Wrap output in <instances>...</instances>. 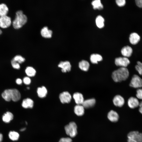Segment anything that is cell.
<instances>
[{
    "mask_svg": "<svg viewBox=\"0 0 142 142\" xmlns=\"http://www.w3.org/2000/svg\"><path fill=\"white\" fill-rule=\"evenodd\" d=\"M73 97L75 103L77 105L82 104L84 101L82 94L78 92L74 93L73 95Z\"/></svg>",
    "mask_w": 142,
    "mask_h": 142,
    "instance_id": "obj_16",
    "label": "cell"
},
{
    "mask_svg": "<svg viewBox=\"0 0 142 142\" xmlns=\"http://www.w3.org/2000/svg\"><path fill=\"white\" fill-rule=\"evenodd\" d=\"M139 112L142 114V101L139 103Z\"/></svg>",
    "mask_w": 142,
    "mask_h": 142,
    "instance_id": "obj_38",
    "label": "cell"
},
{
    "mask_svg": "<svg viewBox=\"0 0 142 142\" xmlns=\"http://www.w3.org/2000/svg\"><path fill=\"white\" fill-rule=\"evenodd\" d=\"M40 33L42 36L45 38H50L52 36V32L48 29L47 26L43 27L41 30Z\"/></svg>",
    "mask_w": 142,
    "mask_h": 142,
    "instance_id": "obj_18",
    "label": "cell"
},
{
    "mask_svg": "<svg viewBox=\"0 0 142 142\" xmlns=\"http://www.w3.org/2000/svg\"><path fill=\"white\" fill-rule=\"evenodd\" d=\"M139 103L138 99L134 97L130 98L128 101V106L131 109L135 108L138 106Z\"/></svg>",
    "mask_w": 142,
    "mask_h": 142,
    "instance_id": "obj_11",
    "label": "cell"
},
{
    "mask_svg": "<svg viewBox=\"0 0 142 142\" xmlns=\"http://www.w3.org/2000/svg\"><path fill=\"white\" fill-rule=\"evenodd\" d=\"M140 36L137 33L133 32L131 33L129 37L130 43L133 45L137 44L140 40Z\"/></svg>",
    "mask_w": 142,
    "mask_h": 142,
    "instance_id": "obj_12",
    "label": "cell"
},
{
    "mask_svg": "<svg viewBox=\"0 0 142 142\" xmlns=\"http://www.w3.org/2000/svg\"><path fill=\"white\" fill-rule=\"evenodd\" d=\"M25 73L28 77H33L35 75L36 71L33 67L29 66L26 68L25 69Z\"/></svg>",
    "mask_w": 142,
    "mask_h": 142,
    "instance_id": "obj_26",
    "label": "cell"
},
{
    "mask_svg": "<svg viewBox=\"0 0 142 142\" xmlns=\"http://www.w3.org/2000/svg\"><path fill=\"white\" fill-rule=\"evenodd\" d=\"M133 52L132 48L129 46L124 47L121 50L122 55L124 57L126 58L130 57L131 55Z\"/></svg>",
    "mask_w": 142,
    "mask_h": 142,
    "instance_id": "obj_14",
    "label": "cell"
},
{
    "mask_svg": "<svg viewBox=\"0 0 142 142\" xmlns=\"http://www.w3.org/2000/svg\"><path fill=\"white\" fill-rule=\"evenodd\" d=\"M8 11V8L5 4H0V17L6 15Z\"/></svg>",
    "mask_w": 142,
    "mask_h": 142,
    "instance_id": "obj_25",
    "label": "cell"
},
{
    "mask_svg": "<svg viewBox=\"0 0 142 142\" xmlns=\"http://www.w3.org/2000/svg\"><path fill=\"white\" fill-rule=\"evenodd\" d=\"M2 31L0 29V35L2 34Z\"/></svg>",
    "mask_w": 142,
    "mask_h": 142,
    "instance_id": "obj_42",
    "label": "cell"
},
{
    "mask_svg": "<svg viewBox=\"0 0 142 142\" xmlns=\"http://www.w3.org/2000/svg\"><path fill=\"white\" fill-rule=\"evenodd\" d=\"M130 87L136 88L142 87V79L138 75H133L129 84Z\"/></svg>",
    "mask_w": 142,
    "mask_h": 142,
    "instance_id": "obj_6",
    "label": "cell"
},
{
    "mask_svg": "<svg viewBox=\"0 0 142 142\" xmlns=\"http://www.w3.org/2000/svg\"><path fill=\"white\" fill-rule=\"evenodd\" d=\"M27 16L21 10H19L16 13L15 18L12 23L14 28L16 29L22 27L27 22Z\"/></svg>",
    "mask_w": 142,
    "mask_h": 142,
    "instance_id": "obj_3",
    "label": "cell"
},
{
    "mask_svg": "<svg viewBox=\"0 0 142 142\" xmlns=\"http://www.w3.org/2000/svg\"><path fill=\"white\" fill-rule=\"evenodd\" d=\"M72 139L69 138H61L59 142H72Z\"/></svg>",
    "mask_w": 142,
    "mask_h": 142,
    "instance_id": "obj_36",
    "label": "cell"
},
{
    "mask_svg": "<svg viewBox=\"0 0 142 142\" xmlns=\"http://www.w3.org/2000/svg\"><path fill=\"white\" fill-rule=\"evenodd\" d=\"M135 3L138 7L142 8V0H136L135 1Z\"/></svg>",
    "mask_w": 142,
    "mask_h": 142,
    "instance_id": "obj_37",
    "label": "cell"
},
{
    "mask_svg": "<svg viewBox=\"0 0 142 142\" xmlns=\"http://www.w3.org/2000/svg\"><path fill=\"white\" fill-rule=\"evenodd\" d=\"M22 105L25 108H32L33 106L34 102L31 99L28 98L23 100Z\"/></svg>",
    "mask_w": 142,
    "mask_h": 142,
    "instance_id": "obj_17",
    "label": "cell"
},
{
    "mask_svg": "<svg viewBox=\"0 0 142 142\" xmlns=\"http://www.w3.org/2000/svg\"><path fill=\"white\" fill-rule=\"evenodd\" d=\"M113 102L114 104L116 106L119 107L122 106L124 103V98L119 95H116L114 98Z\"/></svg>",
    "mask_w": 142,
    "mask_h": 142,
    "instance_id": "obj_13",
    "label": "cell"
},
{
    "mask_svg": "<svg viewBox=\"0 0 142 142\" xmlns=\"http://www.w3.org/2000/svg\"><path fill=\"white\" fill-rule=\"evenodd\" d=\"M9 138L13 141L17 140L19 137V134L17 132L14 131H10L8 135Z\"/></svg>",
    "mask_w": 142,
    "mask_h": 142,
    "instance_id": "obj_29",
    "label": "cell"
},
{
    "mask_svg": "<svg viewBox=\"0 0 142 142\" xmlns=\"http://www.w3.org/2000/svg\"><path fill=\"white\" fill-rule=\"evenodd\" d=\"M116 1L117 4L120 7L124 6L126 3L125 0H117Z\"/></svg>",
    "mask_w": 142,
    "mask_h": 142,
    "instance_id": "obj_34",
    "label": "cell"
},
{
    "mask_svg": "<svg viewBox=\"0 0 142 142\" xmlns=\"http://www.w3.org/2000/svg\"><path fill=\"white\" fill-rule=\"evenodd\" d=\"M16 82L17 84L20 85L22 84V81L21 79L17 78L16 80Z\"/></svg>",
    "mask_w": 142,
    "mask_h": 142,
    "instance_id": "obj_39",
    "label": "cell"
},
{
    "mask_svg": "<svg viewBox=\"0 0 142 142\" xmlns=\"http://www.w3.org/2000/svg\"><path fill=\"white\" fill-rule=\"evenodd\" d=\"M23 81L25 84L28 85L30 84L31 81L29 77H26L23 78Z\"/></svg>",
    "mask_w": 142,
    "mask_h": 142,
    "instance_id": "obj_35",
    "label": "cell"
},
{
    "mask_svg": "<svg viewBox=\"0 0 142 142\" xmlns=\"http://www.w3.org/2000/svg\"><path fill=\"white\" fill-rule=\"evenodd\" d=\"M115 63L117 66L126 67L130 64V61L127 58L119 57L115 59Z\"/></svg>",
    "mask_w": 142,
    "mask_h": 142,
    "instance_id": "obj_8",
    "label": "cell"
},
{
    "mask_svg": "<svg viewBox=\"0 0 142 142\" xmlns=\"http://www.w3.org/2000/svg\"><path fill=\"white\" fill-rule=\"evenodd\" d=\"M26 128H24L21 129L20 130L21 131H24L26 130Z\"/></svg>",
    "mask_w": 142,
    "mask_h": 142,
    "instance_id": "obj_41",
    "label": "cell"
},
{
    "mask_svg": "<svg viewBox=\"0 0 142 142\" xmlns=\"http://www.w3.org/2000/svg\"><path fill=\"white\" fill-rule=\"evenodd\" d=\"M136 96L138 99H142V89H138L136 91Z\"/></svg>",
    "mask_w": 142,
    "mask_h": 142,
    "instance_id": "obj_32",
    "label": "cell"
},
{
    "mask_svg": "<svg viewBox=\"0 0 142 142\" xmlns=\"http://www.w3.org/2000/svg\"><path fill=\"white\" fill-rule=\"evenodd\" d=\"M12 59L19 64L22 63L25 60V59L19 55H16Z\"/></svg>",
    "mask_w": 142,
    "mask_h": 142,
    "instance_id": "obj_30",
    "label": "cell"
},
{
    "mask_svg": "<svg viewBox=\"0 0 142 142\" xmlns=\"http://www.w3.org/2000/svg\"><path fill=\"white\" fill-rule=\"evenodd\" d=\"M108 118L110 121L115 122L117 121L119 118V116L117 113L113 110L110 111L108 113Z\"/></svg>",
    "mask_w": 142,
    "mask_h": 142,
    "instance_id": "obj_15",
    "label": "cell"
},
{
    "mask_svg": "<svg viewBox=\"0 0 142 142\" xmlns=\"http://www.w3.org/2000/svg\"><path fill=\"white\" fill-rule=\"evenodd\" d=\"M11 65L13 68L16 69H19L20 68L19 64L16 62L13 59L11 61Z\"/></svg>",
    "mask_w": 142,
    "mask_h": 142,
    "instance_id": "obj_33",
    "label": "cell"
},
{
    "mask_svg": "<svg viewBox=\"0 0 142 142\" xmlns=\"http://www.w3.org/2000/svg\"><path fill=\"white\" fill-rule=\"evenodd\" d=\"M58 66L61 68V71L63 73L69 72L71 69V65L70 62L67 61H61L58 64Z\"/></svg>",
    "mask_w": 142,
    "mask_h": 142,
    "instance_id": "obj_10",
    "label": "cell"
},
{
    "mask_svg": "<svg viewBox=\"0 0 142 142\" xmlns=\"http://www.w3.org/2000/svg\"><path fill=\"white\" fill-rule=\"evenodd\" d=\"M2 97L6 101H10L11 100L17 102L21 98V94L16 89H7L4 91L2 94Z\"/></svg>",
    "mask_w": 142,
    "mask_h": 142,
    "instance_id": "obj_1",
    "label": "cell"
},
{
    "mask_svg": "<svg viewBox=\"0 0 142 142\" xmlns=\"http://www.w3.org/2000/svg\"><path fill=\"white\" fill-rule=\"evenodd\" d=\"M102 57L100 55L97 54H93L90 57L91 62L93 64L97 63L98 62L102 60Z\"/></svg>",
    "mask_w": 142,
    "mask_h": 142,
    "instance_id": "obj_23",
    "label": "cell"
},
{
    "mask_svg": "<svg viewBox=\"0 0 142 142\" xmlns=\"http://www.w3.org/2000/svg\"><path fill=\"white\" fill-rule=\"evenodd\" d=\"M3 135L2 134L0 133V142H1L3 139Z\"/></svg>",
    "mask_w": 142,
    "mask_h": 142,
    "instance_id": "obj_40",
    "label": "cell"
},
{
    "mask_svg": "<svg viewBox=\"0 0 142 142\" xmlns=\"http://www.w3.org/2000/svg\"><path fill=\"white\" fill-rule=\"evenodd\" d=\"M79 66L82 70L87 71L88 70L89 68V64L87 61L83 60L79 63Z\"/></svg>",
    "mask_w": 142,
    "mask_h": 142,
    "instance_id": "obj_24",
    "label": "cell"
},
{
    "mask_svg": "<svg viewBox=\"0 0 142 142\" xmlns=\"http://www.w3.org/2000/svg\"><path fill=\"white\" fill-rule=\"evenodd\" d=\"M127 137L128 142H142V133L137 131L130 132Z\"/></svg>",
    "mask_w": 142,
    "mask_h": 142,
    "instance_id": "obj_5",
    "label": "cell"
},
{
    "mask_svg": "<svg viewBox=\"0 0 142 142\" xmlns=\"http://www.w3.org/2000/svg\"><path fill=\"white\" fill-rule=\"evenodd\" d=\"M104 19L101 16H98L96 19V23L97 26L99 28L103 27L104 26Z\"/></svg>",
    "mask_w": 142,
    "mask_h": 142,
    "instance_id": "obj_27",
    "label": "cell"
},
{
    "mask_svg": "<svg viewBox=\"0 0 142 142\" xmlns=\"http://www.w3.org/2000/svg\"><path fill=\"white\" fill-rule=\"evenodd\" d=\"M92 4L94 9H101L103 8V6L100 0H95L93 1Z\"/></svg>",
    "mask_w": 142,
    "mask_h": 142,
    "instance_id": "obj_28",
    "label": "cell"
},
{
    "mask_svg": "<svg viewBox=\"0 0 142 142\" xmlns=\"http://www.w3.org/2000/svg\"><path fill=\"white\" fill-rule=\"evenodd\" d=\"M129 75V72L128 69L126 67H121L113 72L112 77L115 82H119L126 80Z\"/></svg>",
    "mask_w": 142,
    "mask_h": 142,
    "instance_id": "obj_2",
    "label": "cell"
},
{
    "mask_svg": "<svg viewBox=\"0 0 142 142\" xmlns=\"http://www.w3.org/2000/svg\"><path fill=\"white\" fill-rule=\"evenodd\" d=\"M37 93L38 97L41 98L45 97L46 96L47 91L46 88L44 86L38 88Z\"/></svg>",
    "mask_w": 142,
    "mask_h": 142,
    "instance_id": "obj_21",
    "label": "cell"
},
{
    "mask_svg": "<svg viewBox=\"0 0 142 142\" xmlns=\"http://www.w3.org/2000/svg\"><path fill=\"white\" fill-rule=\"evenodd\" d=\"M11 19L7 15L0 17V27L5 28L9 27L11 24Z\"/></svg>",
    "mask_w": 142,
    "mask_h": 142,
    "instance_id": "obj_7",
    "label": "cell"
},
{
    "mask_svg": "<svg viewBox=\"0 0 142 142\" xmlns=\"http://www.w3.org/2000/svg\"><path fill=\"white\" fill-rule=\"evenodd\" d=\"M13 118V114L11 112L8 111L4 113L2 117L3 121L6 123H9Z\"/></svg>",
    "mask_w": 142,
    "mask_h": 142,
    "instance_id": "obj_22",
    "label": "cell"
},
{
    "mask_svg": "<svg viewBox=\"0 0 142 142\" xmlns=\"http://www.w3.org/2000/svg\"><path fill=\"white\" fill-rule=\"evenodd\" d=\"M95 103V99L92 98L84 100L82 105L84 108L87 109L93 107Z\"/></svg>",
    "mask_w": 142,
    "mask_h": 142,
    "instance_id": "obj_19",
    "label": "cell"
},
{
    "mask_svg": "<svg viewBox=\"0 0 142 142\" xmlns=\"http://www.w3.org/2000/svg\"><path fill=\"white\" fill-rule=\"evenodd\" d=\"M135 68L139 74L142 75V63L139 61L137 62Z\"/></svg>",
    "mask_w": 142,
    "mask_h": 142,
    "instance_id": "obj_31",
    "label": "cell"
},
{
    "mask_svg": "<svg viewBox=\"0 0 142 142\" xmlns=\"http://www.w3.org/2000/svg\"><path fill=\"white\" fill-rule=\"evenodd\" d=\"M81 105H77L74 107V111L75 114L78 116H82L84 113V109Z\"/></svg>",
    "mask_w": 142,
    "mask_h": 142,
    "instance_id": "obj_20",
    "label": "cell"
},
{
    "mask_svg": "<svg viewBox=\"0 0 142 142\" xmlns=\"http://www.w3.org/2000/svg\"><path fill=\"white\" fill-rule=\"evenodd\" d=\"M59 98L62 103H68L71 101L72 97L70 94L68 92L65 91L59 94Z\"/></svg>",
    "mask_w": 142,
    "mask_h": 142,
    "instance_id": "obj_9",
    "label": "cell"
},
{
    "mask_svg": "<svg viewBox=\"0 0 142 142\" xmlns=\"http://www.w3.org/2000/svg\"><path fill=\"white\" fill-rule=\"evenodd\" d=\"M66 134L71 138L75 137L77 134V126L74 122H71L64 127Z\"/></svg>",
    "mask_w": 142,
    "mask_h": 142,
    "instance_id": "obj_4",
    "label": "cell"
},
{
    "mask_svg": "<svg viewBox=\"0 0 142 142\" xmlns=\"http://www.w3.org/2000/svg\"><path fill=\"white\" fill-rule=\"evenodd\" d=\"M27 89H29V87H27Z\"/></svg>",
    "mask_w": 142,
    "mask_h": 142,
    "instance_id": "obj_43",
    "label": "cell"
}]
</instances>
